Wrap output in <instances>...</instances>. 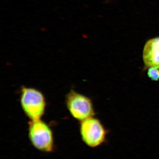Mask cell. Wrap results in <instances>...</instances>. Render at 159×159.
Masks as SVG:
<instances>
[{"label":"cell","instance_id":"obj_1","mask_svg":"<svg viewBox=\"0 0 159 159\" xmlns=\"http://www.w3.org/2000/svg\"><path fill=\"white\" fill-rule=\"evenodd\" d=\"M20 103L24 113L31 121L39 120L45 112V97L36 89L23 86L20 92Z\"/></svg>","mask_w":159,"mask_h":159},{"label":"cell","instance_id":"obj_2","mask_svg":"<svg viewBox=\"0 0 159 159\" xmlns=\"http://www.w3.org/2000/svg\"><path fill=\"white\" fill-rule=\"evenodd\" d=\"M29 141L34 148L50 153L55 149L54 134L50 125L41 119L31 121L29 124Z\"/></svg>","mask_w":159,"mask_h":159},{"label":"cell","instance_id":"obj_3","mask_svg":"<svg viewBox=\"0 0 159 159\" xmlns=\"http://www.w3.org/2000/svg\"><path fill=\"white\" fill-rule=\"evenodd\" d=\"M79 131L83 142L92 148H97L107 142L109 132L101 121L94 116L80 122Z\"/></svg>","mask_w":159,"mask_h":159},{"label":"cell","instance_id":"obj_4","mask_svg":"<svg viewBox=\"0 0 159 159\" xmlns=\"http://www.w3.org/2000/svg\"><path fill=\"white\" fill-rule=\"evenodd\" d=\"M65 102L71 116L80 122L95 116L96 114L92 100L74 90H71L68 93Z\"/></svg>","mask_w":159,"mask_h":159},{"label":"cell","instance_id":"obj_5","mask_svg":"<svg viewBox=\"0 0 159 159\" xmlns=\"http://www.w3.org/2000/svg\"><path fill=\"white\" fill-rule=\"evenodd\" d=\"M144 70L150 67L159 68V37L148 39L142 51Z\"/></svg>","mask_w":159,"mask_h":159},{"label":"cell","instance_id":"obj_6","mask_svg":"<svg viewBox=\"0 0 159 159\" xmlns=\"http://www.w3.org/2000/svg\"><path fill=\"white\" fill-rule=\"evenodd\" d=\"M147 75L148 78L154 81L159 80V68L157 67H150L147 69Z\"/></svg>","mask_w":159,"mask_h":159}]
</instances>
